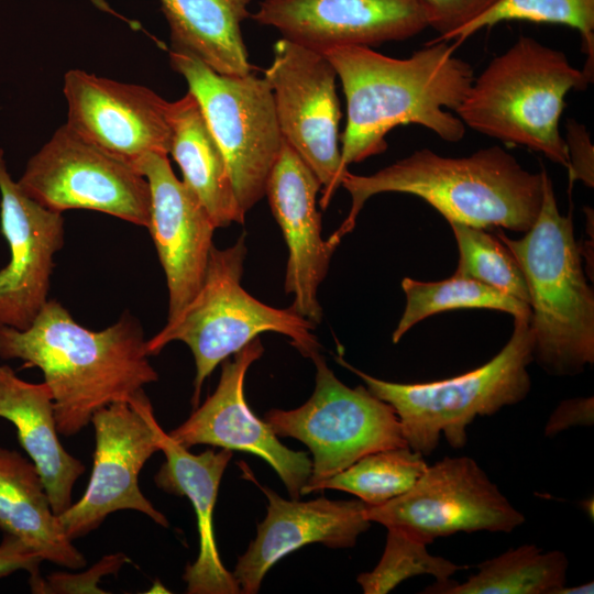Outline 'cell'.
Returning a JSON list of instances; mask_svg holds the SVG:
<instances>
[{"instance_id": "8", "label": "cell", "mask_w": 594, "mask_h": 594, "mask_svg": "<svg viewBox=\"0 0 594 594\" xmlns=\"http://www.w3.org/2000/svg\"><path fill=\"white\" fill-rule=\"evenodd\" d=\"M218 142L242 210L263 197L283 146L272 88L265 77L218 74L194 55L169 51Z\"/></svg>"}, {"instance_id": "15", "label": "cell", "mask_w": 594, "mask_h": 594, "mask_svg": "<svg viewBox=\"0 0 594 594\" xmlns=\"http://www.w3.org/2000/svg\"><path fill=\"white\" fill-rule=\"evenodd\" d=\"M63 92L65 124L87 142L132 166L146 154H168L170 102L150 88L70 69Z\"/></svg>"}, {"instance_id": "37", "label": "cell", "mask_w": 594, "mask_h": 594, "mask_svg": "<svg viewBox=\"0 0 594 594\" xmlns=\"http://www.w3.org/2000/svg\"><path fill=\"white\" fill-rule=\"evenodd\" d=\"M593 504H594V503H593V498H591V501H590V499L584 501V503L582 504L583 507H584V509H585L586 513L588 514V516H590V512H591V514H592V516H593Z\"/></svg>"}, {"instance_id": "3", "label": "cell", "mask_w": 594, "mask_h": 594, "mask_svg": "<svg viewBox=\"0 0 594 594\" xmlns=\"http://www.w3.org/2000/svg\"><path fill=\"white\" fill-rule=\"evenodd\" d=\"M544 174V168L540 173L525 169L499 146L463 157L421 148L371 175L346 170L341 185L351 197V207L330 237L341 242L353 230L364 204L382 193L417 196L448 222L526 232L541 209Z\"/></svg>"}, {"instance_id": "9", "label": "cell", "mask_w": 594, "mask_h": 594, "mask_svg": "<svg viewBox=\"0 0 594 594\" xmlns=\"http://www.w3.org/2000/svg\"><path fill=\"white\" fill-rule=\"evenodd\" d=\"M315 389L300 407L272 409L264 420L278 437L305 443L311 454V474L301 495L366 454L407 446L394 408L366 386L343 384L318 353Z\"/></svg>"}, {"instance_id": "10", "label": "cell", "mask_w": 594, "mask_h": 594, "mask_svg": "<svg viewBox=\"0 0 594 594\" xmlns=\"http://www.w3.org/2000/svg\"><path fill=\"white\" fill-rule=\"evenodd\" d=\"M18 184L40 205L61 213L86 209L140 227L150 224L151 193L146 178L66 124L29 160Z\"/></svg>"}, {"instance_id": "12", "label": "cell", "mask_w": 594, "mask_h": 594, "mask_svg": "<svg viewBox=\"0 0 594 594\" xmlns=\"http://www.w3.org/2000/svg\"><path fill=\"white\" fill-rule=\"evenodd\" d=\"M372 522L398 527L427 544L457 532H512L525 522L479 463L470 457H444L428 465L400 496L367 506Z\"/></svg>"}, {"instance_id": "28", "label": "cell", "mask_w": 594, "mask_h": 594, "mask_svg": "<svg viewBox=\"0 0 594 594\" xmlns=\"http://www.w3.org/2000/svg\"><path fill=\"white\" fill-rule=\"evenodd\" d=\"M428 468L424 455L408 446L376 451L321 482L316 488L351 493L377 506L409 491Z\"/></svg>"}, {"instance_id": "25", "label": "cell", "mask_w": 594, "mask_h": 594, "mask_svg": "<svg viewBox=\"0 0 594 594\" xmlns=\"http://www.w3.org/2000/svg\"><path fill=\"white\" fill-rule=\"evenodd\" d=\"M251 0H160L170 50L189 53L222 75L252 73L241 23Z\"/></svg>"}, {"instance_id": "26", "label": "cell", "mask_w": 594, "mask_h": 594, "mask_svg": "<svg viewBox=\"0 0 594 594\" xmlns=\"http://www.w3.org/2000/svg\"><path fill=\"white\" fill-rule=\"evenodd\" d=\"M569 561L562 551L543 552L532 543L481 562L463 583L453 580L429 586L438 594H554L565 585Z\"/></svg>"}, {"instance_id": "2", "label": "cell", "mask_w": 594, "mask_h": 594, "mask_svg": "<svg viewBox=\"0 0 594 594\" xmlns=\"http://www.w3.org/2000/svg\"><path fill=\"white\" fill-rule=\"evenodd\" d=\"M141 324L129 312L94 331L80 326L57 300H47L25 330L0 324V358L36 366L53 398L58 433L74 436L94 414L130 402L158 380Z\"/></svg>"}, {"instance_id": "1", "label": "cell", "mask_w": 594, "mask_h": 594, "mask_svg": "<svg viewBox=\"0 0 594 594\" xmlns=\"http://www.w3.org/2000/svg\"><path fill=\"white\" fill-rule=\"evenodd\" d=\"M457 43L431 41L407 58L367 46H337L321 52L337 72L346 103L341 134V168L386 151V135L402 124H418L447 142H458L465 125L455 111L474 74L454 56Z\"/></svg>"}, {"instance_id": "18", "label": "cell", "mask_w": 594, "mask_h": 594, "mask_svg": "<svg viewBox=\"0 0 594 594\" xmlns=\"http://www.w3.org/2000/svg\"><path fill=\"white\" fill-rule=\"evenodd\" d=\"M133 167L146 178L150 186L147 229L165 273L167 319H172L201 287L217 228L194 193L176 177L167 155L146 154Z\"/></svg>"}, {"instance_id": "36", "label": "cell", "mask_w": 594, "mask_h": 594, "mask_svg": "<svg viewBox=\"0 0 594 594\" xmlns=\"http://www.w3.org/2000/svg\"><path fill=\"white\" fill-rule=\"evenodd\" d=\"M594 592V582L591 581V582H586L584 584H581V585H576V586H561L560 588H558L554 594H585V593H593Z\"/></svg>"}, {"instance_id": "23", "label": "cell", "mask_w": 594, "mask_h": 594, "mask_svg": "<svg viewBox=\"0 0 594 594\" xmlns=\"http://www.w3.org/2000/svg\"><path fill=\"white\" fill-rule=\"evenodd\" d=\"M0 529L54 564L76 570L87 563L54 513L35 464L1 447Z\"/></svg>"}, {"instance_id": "34", "label": "cell", "mask_w": 594, "mask_h": 594, "mask_svg": "<svg viewBox=\"0 0 594 594\" xmlns=\"http://www.w3.org/2000/svg\"><path fill=\"white\" fill-rule=\"evenodd\" d=\"M43 559L22 540L4 534L0 542V578L24 570L30 574V585L41 579Z\"/></svg>"}, {"instance_id": "11", "label": "cell", "mask_w": 594, "mask_h": 594, "mask_svg": "<svg viewBox=\"0 0 594 594\" xmlns=\"http://www.w3.org/2000/svg\"><path fill=\"white\" fill-rule=\"evenodd\" d=\"M96 448L88 486L81 498L58 515L72 540L97 529L108 515L118 510H136L162 527L168 520L142 494L139 474L145 462L160 451L163 429L152 405L140 392L130 402H116L91 417Z\"/></svg>"}, {"instance_id": "35", "label": "cell", "mask_w": 594, "mask_h": 594, "mask_svg": "<svg viewBox=\"0 0 594 594\" xmlns=\"http://www.w3.org/2000/svg\"><path fill=\"white\" fill-rule=\"evenodd\" d=\"M594 424V398L575 397L561 402L544 426V436L554 437L572 427H590Z\"/></svg>"}, {"instance_id": "7", "label": "cell", "mask_w": 594, "mask_h": 594, "mask_svg": "<svg viewBox=\"0 0 594 594\" xmlns=\"http://www.w3.org/2000/svg\"><path fill=\"white\" fill-rule=\"evenodd\" d=\"M245 235L227 249L212 248L204 282L196 296L165 327L146 340L148 355L168 343L182 341L190 349L196 365L191 405L199 404L205 380L218 364L239 352L264 332L289 338L305 358L319 353L315 323L289 308L268 306L241 285L246 256Z\"/></svg>"}, {"instance_id": "13", "label": "cell", "mask_w": 594, "mask_h": 594, "mask_svg": "<svg viewBox=\"0 0 594 594\" xmlns=\"http://www.w3.org/2000/svg\"><path fill=\"white\" fill-rule=\"evenodd\" d=\"M284 141L299 155L321 184L324 209L341 186L339 147L340 102L337 72L319 51L287 38L273 46L265 70Z\"/></svg>"}, {"instance_id": "14", "label": "cell", "mask_w": 594, "mask_h": 594, "mask_svg": "<svg viewBox=\"0 0 594 594\" xmlns=\"http://www.w3.org/2000/svg\"><path fill=\"white\" fill-rule=\"evenodd\" d=\"M263 352L257 337L226 359L216 391L168 436L186 449L210 444L255 454L274 469L289 496L298 499L311 474V460L306 452L285 447L268 424L250 409L244 395L246 372Z\"/></svg>"}, {"instance_id": "4", "label": "cell", "mask_w": 594, "mask_h": 594, "mask_svg": "<svg viewBox=\"0 0 594 594\" xmlns=\"http://www.w3.org/2000/svg\"><path fill=\"white\" fill-rule=\"evenodd\" d=\"M518 240L498 231L528 287L534 361L556 376H573L594 363V293L583 270L571 215L560 213L544 174L537 220Z\"/></svg>"}, {"instance_id": "20", "label": "cell", "mask_w": 594, "mask_h": 594, "mask_svg": "<svg viewBox=\"0 0 594 594\" xmlns=\"http://www.w3.org/2000/svg\"><path fill=\"white\" fill-rule=\"evenodd\" d=\"M241 464L243 475L254 482L268 501L267 515L257 526L256 538L239 557L232 572L241 593H257L268 570L293 551L315 542L329 548H351L371 526L364 514L366 504L360 499L287 501L261 485L246 464Z\"/></svg>"}, {"instance_id": "24", "label": "cell", "mask_w": 594, "mask_h": 594, "mask_svg": "<svg viewBox=\"0 0 594 594\" xmlns=\"http://www.w3.org/2000/svg\"><path fill=\"white\" fill-rule=\"evenodd\" d=\"M169 152L183 173V183L207 210L216 228L243 223L242 210L224 155L196 98L188 91L170 102Z\"/></svg>"}, {"instance_id": "21", "label": "cell", "mask_w": 594, "mask_h": 594, "mask_svg": "<svg viewBox=\"0 0 594 594\" xmlns=\"http://www.w3.org/2000/svg\"><path fill=\"white\" fill-rule=\"evenodd\" d=\"M160 451L165 462L154 476L157 487L166 493L186 496L197 516L199 551L196 561L185 569L183 580L189 594H238L240 586L220 559L213 534V507L222 475L232 451L206 450L193 454L175 442L164 430Z\"/></svg>"}, {"instance_id": "17", "label": "cell", "mask_w": 594, "mask_h": 594, "mask_svg": "<svg viewBox=\"0 0 594 594\" xmlns=\"http://www.w3.org/2000/svg\"><path fill=\"white\" fill-rule=\"evenodd\" d=\"M251 18L319 52L404 41L428 28L419 0H264Z\"/></svg>"}, {"instance_id": "27", "label": "cell", "mask_w": 594, "mask_h": 594, "mask_svg": "<svg viewBox=\"0 0 594 594\" xmlns=\"http://www.w3.org/2000/svg\"><path fill=\"white\" fill-rule=\"evenodd\" d=\"M402 288L406 296V305L392 334L393 343H398L419 321L447 310L492 309L525 319H530L531 315L528 304L457 273L440 282H420L404 277Z\"/></svg>"}, {"instance_id": "5", "label": "cell", "mask_w": 594, "mask_h": 594, "mask_svg": "<svg viewBox=\"0 0 594 594\" xmlns=\"http://www.w3.org/2000/svg\"><path fill=\"white\" fill-rule=\"evenodd\" d=\"M592 81L562 51L520 36L474 77L455 112L465 127L539 152L568 168L559 129L564 99Z\"/></svg>"}, {"instance_id": "16", "label": "cell", "mask_w": 594, "mask_h": 594, "mask_svg": "<svg viewBox=\"0 0 594 594\" xmlns=\"http://www.w3.org/2000/svg\"><path fill=\"white\" fill-rule=\"evenodd\" d=\"M0 224L10 261L0 270V324L25 330L48 300L64 219L29 197L7 168L0 147Z\"/></svg>"}, {"instance_id": "19", "label": "cell", "mask_w": 594, "mask_h": 594, "mask_svg": "<svg viewBox=\"0 0 594 594\" xmlns=\"http://www.w3.org/2000/svg\"><path fill=\"white\" fill-rule=\"evenodd\" d=\"M320 190L317 176L283 141L265 196L288 250L285 292L294 296L290 307L315 324L322 318L318 288L338 248L321 235V213L317 208Z\"/></svg>"}, {"instance_id": "30", "label": "cell", "mask_w": 594, "mask_h": 594, "mask_svg": "<svg viewBox=\"0 0 594 594\" xmlns=\"http://www.w3.org/2000/svg\"><path fill=\"white\" fill-rule=\"evenodd\" d=\"M427 543L398 527H387L386 543L377 565L361 573L356 581L365 594H386L399 583L416 575H432L437 584L447 583L459 565L446 558L432 556Z\"/></svg>"}, {"instance_id": "38", "label": "cell", "mask_w": 594, "mask_h": 594, "mask_svg": "<svg viewBox=\"0 0 594 594\" xmlns=\"http://www.w3.org/2000/svg\"><path fill=\"white\" fill-rule=\"evenodd\" d=\"M95 4H97L100 9L110 11V8L103 0H91Z\"/></svg>"}, {"instance_id": "6", "label": "cell", "mask_w": 594, "mask_h": 594, "mask_svg": "<svg viewBox=\"0 0 594 594\" xmlns=\"http://www.w3.org/2000/svg\"><path fill=\"white\" fill-rule=\"evenodd\" d=\"M532 352L529 319L514 318L513 333L494 358L446 380L394 383L369 375L340 356L336 360L394 408L407 446L425 457L437 449L441 435L452 448L462 449L475 418L495 415L524 400L531 388L528 366L534 361Z\"/></svg>"}, {"instance_id": "29", "label": "cell", "mask_w": 594, "mask_h": 594, "mask_svg": "<svg viewBox=\"0 0 594 594\" xmlns=\"http://www.w3.org/2000/svg\"><path fill=\"white\" fill-rule=\"evenodd\" d=\"M562 24L579 31L586 55L583 72L593 80L594 0H502L495 8L459 30L451 40L457 44L483 28L505 21Z\"/></svg>"}, {"instance_id": "33", "label": "cell", "mask_w": 594, "mask_h": 594, "mask_svg": "<svg viewBox=\"0 0 594 594\" xmlns=\"http://www.w3.org/2000/svg\"><path fill=\"white\" fill-rule=\"evenodd\" d=\"M565 146L568 152L569 189L580 180L585 186H594V146L586 128L574 119L565 123Z\"/></svg>"}, {"instance_id": "22", "label": "cell", "mask_w": 594, "mask_h": 594, "mask_svg": "<svg viewBox=\"0 0 594 594\" xmlns=\"http://www.w3.org/2000/svg\"><path fill=\"white\" fill-rule=\"evenodd\" d=\"M0 417L16 429L18 439L35 464L56 515L72 504L76 481L85 465L58 439L53 398L47 385L29 383L8 365H0Z\"/></svg>"}, {"instance_id": "31", "label": "cell", "mask_w": 594, "mask_h": 594, "mask_svg": "<svg viewBox=\"0 0 594 594\" xmlns=\"http://www.w3.org/2000/svg\"><path fill=\"white\" fill-rule=\"evenodd\" d=\"M459 250L454 273L476 279L529 305L524 273L508 248L484 229L449 222Z\"/></svg>"}, {"instance_id": "32", "label": "cell", "mask_w": 594, "mask_h": 594, "mask_svg": "<svg viewBox=\"0 0 594 594\" xmlns=\"http://www.w3.org/2000/svg\"><path fill=\"white\" fill-rule=\"evenodd\" d=\"M502 0H419L428 28L439 35L433 41H451L462 28L479 19Z\"/></svg>"}]
</instances>
